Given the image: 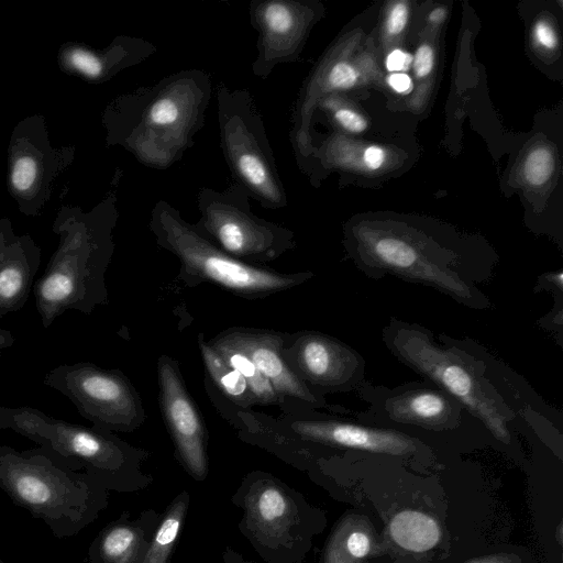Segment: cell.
Instances as JSON below:
<instances>
[{"instance_id":"cell-13","label":"cell","mask_w":563,"mask_h":563,"mask_svg":"<svg viewBox=\"0 0 563 563\" xmlns=\"http://www.w3.org/2000/svg\"><path fill=\"white\" fill-rule=\"evenodd\" d=\"M282 354L313 391L347 393L364 382L365 361L353 347L318 331L286 334Z\"/></svg>"},{"instance_id":"cell-31","label":"cell","mask_w":563,"mask_h":563,"mask_svg":"<svg viewBox=\"0 0 563 563\" xmlns=\"http://www.w3.org/2000/svg\"><path fill=\"white\" fill-rule=\"evenodd\" d=\"M534 37L537 42L548 49L555 48L558 44V37L552 26L547 21H539L534 25Z\"/></svg>"},{"instance_id":"cell-29","label":"cell","mask_w":563,"mask_h":563,"mask_svg":"<svg viewBox=\"0 0 563 563\" xmlns=\"http://www.w3.org/2000/svg\"><path fill=\"white\" fill-rule=\"evenodd\" d=\"M408 7L400 1L394 4L388 13L386 29L390 35L399 34L406 26L408 21Z\"/></svg>"},{"instance_id":"cell-26","label":"cell","mask_w":563,"mask_h":563,"mask_svg":"<svg viewBox=\"0 0 563 563\" xmlns=\"http://www.w3.org/2000/svg\"><path fill=\"white\" fill-rule=\"evenodd\" d=\"M554 170V157L547 147H538L527 156L523 174L527 181L533 186L547 183Z\"/></svg>"},{"instance_id":"cell-14","label":"cell","mask_w":563,"mask_h":563,"mask_svg":"<svg viewBox=\"0 0 563 563\" xmlns=\"http://www.w3.org/2000/svg\"><path fill=\"white\" fill-rule=\"evenodd\" d=\"M258 444L278 456L303 444L390 455H407L417 449L416 440L398 430L339 419H295L282 422L274 437Z\"/></svg>"},{"instance_id":"cell-17","label":"cell","mask_w":563,"mask_h":563,"mask_svg":"<svg viewBox=\"0 0 563 563\" xmlns=\"http://www.w3.org/2000/svg\"><path fill=\"white\" fill-rule=\"evenodd\" d=\"M302 9L290 0H268L252 8L251 18L258 30V55L253 70L266 76L275 65L289 63L303 34Z\"/></svg>"},{"instance_id":"cell-2","label":"cell","mask_w":563,"mask_h":563,"mask_svg":"<svg viewBox=\"0 0 563 563\" xmlns=\"http://www.w3.org/2000/svg\"><path fill=\"white\" fill-rule=\"evenodd\" d=\"M210 91L207 74L186 70L120 98L107 114L109 139L144 163L166 167L202 126Z\"/></svg>"},{"instance_id":"cell-18","label":"cell","mask_w":563,"mask_h":563,"mask_svg":"<svg viewBox=\"0 0 563 563\" xmlns=\"http://www.w3.org/2000/svg\"><path fill=\"white\" fill-rule=\"evenodd\" d=\"M41 265V249L27 234L16 235L0 220V319L26 303Z\"/></svg>"},{"instance_id":"cell-25","label":"cell","mask_w":563,"mask_h":563,"mask_svg":"<svg viewBox=\"0 0 563 563\" xmlns=\"http://www.w3.org/2000/svg\"><path fill=\"white\" fill-rule=\"evenodd\" d=\"M371 550L367 531L352 527L350 520L343 521L329 540L322 563H356Z\"/></svg>"},{"instance_id":"cell-19","label":"cell","mask_w":563,"mask_h":563,"mask_svg":"<svg viewBox=\"0 0 563 563\" xmlns=\"http://www.w3.org/2000/svg\"><path fill=\"white\" fill-rule=\"evenodd\" d=\"M162 512L143 510L137 517L123 511L106 525L88 548L89 563H142Z\"/></svg>"},{"instance_id":"cell-9","label":"cell","mask_w":563,"mask_h":563,"mask_svg":"<svg viewBox=\"0 0 563 563\" xmlns=\"http://www.w3.org/2000/svg\"><path fill=\"white\" fill-rule=\"evenodd\" d=\"M250 194L239 183L224 191L203 188L198 195L197 230L229 255L255 265L295 247L294 233L256 217Z\"/></svg>"},{"instance_id":"cell-23","label":"cell","mask_w":563,"mask_h":563,"mask_svg":"<svg viewBox=\"0 0 563 563\" xmlns=\"http://www.w3.org/2000/svg\"><path fill=\"white\" fill-rule=\"evenodd\" d=\"M198 345L205 367L218 388L243 408L257 405L245 379L205 340L202 333L198 335Z\"/></svg>"},{"instance_id":"cell-28","label":"cell","mask_w":563,"mask_h":563,"mask_svg":"<svg viewBox=\"0 0 563 563\" xmlns=\"http://www.w3.org/2000/svg\"><path fill=\"white\" fill-rule=\"evenodd\" d=\"M413 69L418 77L428 76L434 64L433 48L428 44H421L412 57Z\"/></svg>"},{"instance_id":"cell-15","label":"cell","mask_w":563,"mask_h":563,"mask_svg":"<svg viewBox=\"0 0 563 563\" xmlns=\"http://www.w3.org/2000/svg\"><path fill=\"white\" fill-rule=\"evenodd\" d=\"M157 376L159 406L178 461L195 481L201 482L209 472L205 423L186 388L178 362L161 355Z\"/></svg>"},{"instance_id":"cell-8","label":"cell","mask_w":563,"mask_h":563,"mask_svg":"<svg viewBox=\"0 0 563 563\" xmlns=\"http://www.w3.org/2000/svg\"><path fill=\"white\" fill-rule=\"evenodd\" d=\"M218 113L224 156L233 175L265 208L287 205L261 115L246 90L218 88Z\"/></svg>"},{"instance_id":"cell-24","label":"cell","mask_w":563,"mask_h":563,"mask_svg":"<svg viewBox=\"0 0 563 563\" xmlns=\"http://www.w3.org/2000/svg\"><path fill=\"white\" fill-rule=\"evenodd\" d=\"M208 342L245 379L256 404L277 405L285 400L275 391L271 383L243 352L227 342L219 334Z\"/></svg>"},{"instance_id":"cell-7","label":"cell","mask_w":563,"mask_h":563,"mask_svg":"<svg viewBox=\"0 0 563 563\" xmlns=\"http://www.w3.org/2000/svg\"><path fill=\"white\" fill-rule=\"evenodd\" d=\"M232 504L241 511L239 530L265 563H301L317 529L302 495L264 471L241 481Z\"/></svg>"},{"instance_id":"cell-3","label":"cell","mask_w":563,"mask_h":563,"mask_svg":"<svg viewBox=\"0 0 563 563\" xmlns=\"http://www.w3.org/2000/svg\"><path fill=\"white\" fill-rule=\"evenodd\" d=\"M0 488L57 539L79 533L109 504V490L97 479L63 465L42 446L19 451L0 444Z\"/></svg>"},{"instance_id":"cell-11","label":"cell","mask_w":563,"mask_h":563,"mask_svg":"<svg viewBox=\"0 0 563 563\" xmlns=\"http://www.w3.org/2000/svg\"><path fill=\"white\" fill-rule=\"evenodd\" d=\"M73 159V150L51 145L42 115L21 121L14 129L8 158V188L19 210L36 216L47 202L55 179Z\"/></svg>"},{"instance_id":"cell-30","label":"cell","mask_w":563,"mask_h":563,"mask_svg":"<svg viewBox=\"0 0 563 563\" xmlns=\"http://www.w3.org/2000/svg\"><path fill=\"white\" fill-rule=\"evenodd\" d=\"M334 119L350 132H363L367 128L366 120L350 109H339L334 112Z\"/></svg>"},{"instance_id":"cell-16","label":"cell","mask_w":563,"mask_h":563,"mask_svg":"<svg viewBox=\"0 0 563 563\" xmlns=\"http://www.w3.org/2000/svg\"><path fill=\"white\" fill-rule=\"evenodd\" d=\"M219 335L243 352L285 400L290 398L310 408H325L341 412L328 405L323 395L309 388L288 366L282 354L286 333L234 328Z\"/></svg>"},{"instance_id":"cell-38","label":"cell","mask_w":563,"mask_h":563,"mask_svg":"<svg viewBox=\"0 0 563 563\" xmlns=\"http://www.w3.org/2000/svg\"><path fill=\"white\" fill-rule=\"evenodd\" d=\"M445 16V10L443 8H435L429 14V20L434 23L441 22Z\"/></svg>"},{"instance_id":"cell-27","label":"cell","mask_w":563,"mask_h":563,"mask_svg":"<svg viewBox=\"0 0 563 563\" xmlns=\"http://www.w3.org/2000/svg\"><path fill=\"white\" fill-rule=\"evenodd\" d=\"M356 69L346 62L335 63L328 73L327 85L331 89H349L357 81Z\"/></svg>"},{"instance_id":"cell-34","label":"cell","mask_w":563,"mask_h":563,"mask_svg":"<svg viewBox=\"0 0 563 563\" xmlns=\"http://www.w3.org/2000/svg\"><path fill=\"white\" fill-rule=\"evenodd\" d=\"M364 163L371 169H378L385 161V152L379 146H369L365 150Z\"/></svg>"},{"instance_id":"cell-1","label":"cell","mask_w":563,"mask_h":563,"mask_svg":"<svg viewBox=\"0 0 563 563\" xmlns=\"http://www.w3.org/2000/svg\"><path fill=\"white\" fill-rule=\"evenodd\" d=\"M113 198L89 212L64 207L53 231L59 236L43 275L35 280V307L44 329L68 310L91 314L108 303L106 272L114 250Z\"/></svg>"},{"instance_id":"cell-10","label":"cell","mask_w":563,"mask_h":563,"mask_svg":"<svg viewBox=\"0 0 563 563\" xmlns=\"http://www.w3.org/2000/svg\"><path fill=\"white\" fill-rule=\"evenodd\" d=\"M43 384L67 397L98 429L133 432L146 419L137 390L119 369L90 362L60 364L45 375Z\"/></svg>"},{"instance_id":"cell-40","label":"cell","mask_w":563,"mask_h":563,"mask_svg":"<svg viewBox=\"0 0 563 563\" xmlns=\"http://www.w3.org/2000/svg\"><path fill=\"white\" fill-rule=\"evenodd\" d=\"M168 563H172V561H170V562H168Z\"/></svg>"},{"instance_id":"cell-20","label":"cell","mask_w":563,"mask_h":563,"mask_svg":"<svg viewBox=\"0 0 563 563\" xmlns=\"http://www.w3.org/2000/svg\"><path fill=\"white\" fill-rule=\"evenodd\" d=\"M153 51L154 47L148 43L131 37H119L103 51L67 45L60 51V65L85 79L100 81L139 63Z\"/></svg>"},{"instance_id":"cell-22","label":"cell","mask_w":563,"mask_h":563,"mask_svg":"<svg viewBox=\"0 0 563 563\" xmlns=\"http://www.w3.org/2000/svg\"><path fill=\"white\" fill-rule=\"evenodd\" d=\"M389 532L399 547L413 552L432 549L441 537L437 521L427 514L415 510L398 512L390 521Z\"/></svg>"},{"instance_id":"cell-6","label":"cell","mask_w":563,"mask_h":563,"mask_svg":"<svg viewBox=\"0 0 563 563\" xmlns=\"http://www.w3.org/2000/svg\"><path fill=\"white\" fill-rule=\"evenodd\" d=\"M150 228L156 243L178 258V278L188 287L211 283L236 296L254 299L290 289L313 276L309 272L283 274L234 258L164 200L153 208Z\"/></svg>"},{"instance_id":"cell-4","label":"cell","mask_w":563,"mask_h":563,"mask_svg":"<svg viewBox=\"0 0 563 563\" xmlns=\"http://www.w3.org/2000/svg\"><path fill=\"white\" fill-rule=\"evenodd\" d=\"M383 341L397 360L452 396L496 439L510 443L508 422L515 415L485 376L481 360L461 340L443 334L437 340L421 325L391 319Z\"/></svg>"},{"instance_id":"cell-21","label":"cell","mask_w":563,"mask_h":563,"mask_svg":"<svg viewBox=\"0 0 563 563\" xmlns=\"http://www.w3.org/2000/svg\"><path fill=\"white\" fill-rule=\"evenodd\" d=\"M190 495L179 492L162 512L142 563H168L189 511Z\"/></svg>"},{"instance_id":"cell-32","label":"cell","mask_w":563,"mask_h":563,"mask_svg":"<svg viewBox=\"0 0 563 563\" xmlns=\"http://www.w3.org/2000/svg\"><path fill=\"white\" fill-rule=\"evenodd\" d=\"M412 63V56L401 49L391 51L385 60L386 68L393 73H402L407 70Z\"/></svg>"},{"instance_id":"cell-35","label":"cell","mask_w":563,"mask_h":563,"mask_svg":"<svg viewBox=\"0 0 563 563\" xmlns=\"http://www.w3.org/2000/svg\"><path fill=\"white\" fill-rule=\"evenodd\" d=\"M538 286H543L544 289L555 290L563 292V274L559 273H547L545 275L539 277Z\"/></svg>"},{"instance_id":"cell-5","label":"cell","mask_w":563,"mask_h":563,"mask_svg":"<svg viewBox=\"0 0 563 563\" xmlns=\"http://www.w3.org/2000/svg\"><path fill=\"white\" fill-rule=\"evenodd\" d=\"M0 430L27 438L63 465L82 470L109 492L136 493L153 482V476L142 470L148 453L112 432L67 422L30 406L1 405Z\"/></svg>"},{"instance_id":"cell-33","label":"cell","mask_w":563,"mask_h":563,"mask_svg":"<svg viewBox=\"0 0 563 563\" xmlns=\"http://www.w3.org/2000/svg\"><path fill=\"white\" fill-rule=\"evenodd\" d=\"M387 82L393 90L399 93H408L412 88V81L406 73H393Z\"/></svg>"},{"instance_id":"cell-37","label":"cell","mask_w":563,"mask_h":563,"mask_svg":"<svg viewBox=\"0 0 563 563\" xmlns=\"http://www.w3.org/2000/svg\"><path fill=\"white\" fill-rule=\"evenodd\" d=\"M15 342V338L11 331L0 328V356L2 352L11 347Z\"/></svg>"},{"instance_id":"cell-39","label":"cell","mask_w":563,"mask_h":563,"mask_svg":"<svg viewBox=\"0 0 563 563\" xmlns=\"http://www.w3.org/2000/svg\"><path fill=\"white\" fill-rule=\"evenodd\" d=\"M0 563H5L2 559H0Z\"/></svg>"},{"instance_id":"cell-36","label":"cell","mask_w":563,"mask_h":563,"mask_svg":"<svg viewBox=\"0 0 563 563\" xmlns=\"http://www.w3.org/2000/svg\"><path fill=\"white\" fill-rule=\"evenodd\" d=\"M223 563H255L245 559L240 552L227 545L222 552Z\"/></svg>"},{"instance_id":"cell-12","label":"cell","mask_w":563,"mask_h":563,"mask_svg":"<svg viewBox=\"0 0 563 563\" xmlns=\"http://www.w3.org/2000/svg\"><path fill=\"white\" fill-rule=\"evenodd\" d=\"M367 410L357 418L363 424L415 427L432 431L456 428L463 407L430 382L410 383L395 388L363 382L357 388Z\"/></svg>"}]
</instances>
